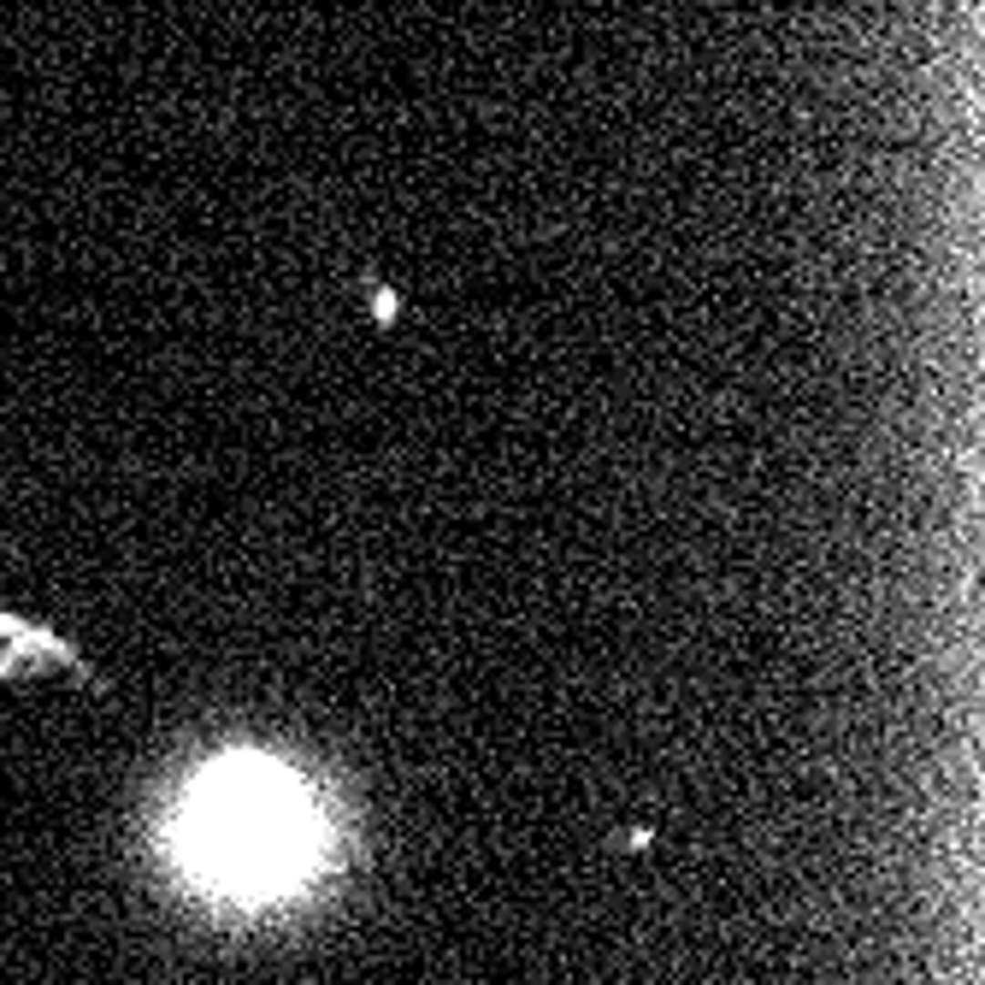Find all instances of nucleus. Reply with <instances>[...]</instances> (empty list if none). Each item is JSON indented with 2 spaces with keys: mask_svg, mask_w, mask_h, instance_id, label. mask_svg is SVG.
I'll return each mask as SVG.
<instances>
[{
  "mask_svg": "<svg viewBox=\"0 0 985 985\" xmlns=\"http://www.w3.org/2000/svg\"><path fill=\"white\" fill-rule=\"evenodd\" d=\"M183 862L224 897H278L307 874L319 844L313 803L283 767L231 755L195 779L183 808Z\"/></svg>",
  "mask_w": 985,
  "mask_h": 985,
  "instance_id": "f257e3e1",
  "label": "nucleus"
}]
</instances>
